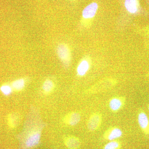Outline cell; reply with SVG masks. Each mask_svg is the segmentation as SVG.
Masks as SVG:
<instances>
[{
	"label": "cell",
	"instance_id": "3957f363",
	"mask_svg": "<svg viewBox=\"0 0 149 149\" xmlns=\"http://www.w3.org/2000/svg\"><path fill=\"white\" fill-rule=\"evenodd\" d=\"M57 52L59 58L65 65H68L70 61V55L68 47L64 44H61L58 47Z\"/></svg>",
	"mask_w": 149,
	"mask_h": 149
},
{
	"label": "cell",
	"instance_id": "30bf717a",
	"mask_svg": "<svg viewBox=\"0 0 149 149\" xmlns=\"http://www.w3.org/2000/svg\"><path fill=\"white\" fill-rule=\"evenodd\" d=\"M81 116L80 113L76 112H73L67 116L66 122L70 126H74L80 122Z\"/></svg>",
	"mask_w": 149,
	"mask_h": 149
},
{
	"label": "cell",
	"instance_id": "9a60e30c",
	"mask_svg": "<svg viewBox=\"0 0 149 149\" xmlns=\"http://www.w3.org/2000/svg\"><path fill=\"white\" fill-rule=\"evenodd\" d=\"M1 91L6 95H10L12 92V88L8 85H3L1 88Z\"/></svg>",
	"mask_w": 149,
	"mask_h": 149
},
{
	"label": "cell",
	"instance_id": "8fae6325",
	"mask_svg": "<svg viewBox=\"0 0 149 149\" xmlns=\"http://www.w3.org/2000/svg\"><path fill=\"white\" fill-rule=\"evenodd\" d=\"M90 68V64L86 60H83L80 63L77 68V74L80 76H84Z\"/></svg>",
	"mask_w": 149,
	"mask_h": 149
},
{
	"label": "cell",
	"instance_id": "52a82bcc",
	"mask_svg": "<svg viewBox=\"0 0 149 149\" xmlns=\"http://www.w3.org/2000/svg\"><path fill=\"white\" fill-rule=\"evenodd\" d=\"M98 6L96 3H91L86 6L83 11V16L86 19L93 18L95 15Z\"/></svg>",
	"mask_w": 149,
	"mask_h": 149
},
{
	"label": "cell",
	"instance_id": "277c9868",
	"mask_svg": "<svg viewBox=\"0 0 149 149\" xmlns=\"http://www.w3.org/2000/svg\"><path fill=\"white\" fill-rule=\"evenodd\" d=\"M125 99L121 96L113 97L110 100L109 107L110 109L113 112H116L122 109L125 105Z\"/></svg>",
	"mask_w": 149,
	"mask_h": 149
},
{
	"label": "cell",
	"instance_id": "7a4b0ae2",
	"mask_svg": "<svg viewBox=\"0 0 149 149\" xmlns=\"http://www.w3.org/2000/svg\"><path fill=\"white\" fill-rule=\"evenodd\" d=\"M102 121V114L100 113H94L89 117L87 123V127L91 131H95L100 127Z\"/></svg>",
	"mask_w": 149,
	"mask_h": 149
},
{
	"label": "cell",
	"instance_id": "6da1fadb",
	"mask_svg": "<svg viewBox=\"0 0 149 149\" xmlns=\"http://www.w3.org/2000/svg\"><path fill=\"white\" fill-rule=\"evenodd\" d=\"M45 125L39 113L31 109L22 131L17 136L19 149H33L39 146Z\"/></svg>",
	"mask_w": 149,
	"mask_h": 149
},
{
	"label": "cell",
	"instance_id": "4fadbf2b",
	"mask_svg": "<svg viewBox=\"0 0 149 149\" xmlns=\"http://www.w3.org/2000/svg\"><path fill=\"white\" fill-rule=\"evenodd\" d=\"M120 144L117 141H111L104 147V149H118L120 148Z\"/></svg>",
	"mask_w": 149,
	"mask_h": 149
},
{
	"label": "cell",
	"instance_id": "7c38bea8",
	"mask_svg": "<svg viewBox=\"0 0 149 149\" xmlns=\"http://www.w3.org/2000/svg\"><path fill=\"white\" fill-rule=\"evenodd\" d=\"M13 88L16 91H20L24 88V79H20L14 81L12 84Z\"/></svg>",
	"mask_w": 149,
	"mask_h": 149
},
{
	"label": "cell",
	"instance_id": "ba28073f",
	"mask_svg": "<svg viewBox=\"0 0 149 149\" xmlns=\"http://www.w3.org/2000/svg\"><path fill=\"white\" fill-rule=\"evenodd\" d=\"M66 146L69 149H77L80 146V141L78 138L74 136H69L65 141Z\"/></svg>",
	"mask_w": 149,
	"mask_h": 149
},
{
	"label": "cell",
	"instance_id": "5b68a950",
	"mask_svg": "<svg viewBox=\"0 0 149 149\" xmlns=\"http://www.w3.org/2000/svg\"><path fill=\"white\" fill-rule=\"evenodd\" d=\"M138 121L141 130L146 135H149V118L143 111H139Z\"/></svg>",
	"mask_w": 149,
	"mask_h": 149
},
{
	"label": "cell",
	"instance_id": "5bb4252c",
	"mask_svg": "<svg viewBox=\"0 0 149 149\" xmlns=\"http://www.w3.org/2000/svg\"><path fill=\"white\" fill-rule=\"evenodd\" d=\"M54 87V83L51 80H46L43 85V89L46 92H51Z\"/></svg>",
	"mask_w": 149,
	"mask_h": 149
},
{
	"label": "cell",
	"instance_id": "2e32d148",
	"mask_svg": "<svg viewBox=\"0 0 149 149\" xmlns=\"http://www.w3.org/2000/svg\"><path fill=\"white\" fill-rule=\"evenodd\" d=\"M148 111H149V104L148 105Z\"/></svg>",
	"mask_w": 149,
	"mask_h": 149
},
{
	"label": "cell",
	"instance_id": "8992f818",
	"mask_svg": "<svg viewBox=\"0 0 149 149\" xmlns=\"http://www.w3.org/2000/svg\"><path fill=\"white\" fill-rule=\"evenodd\" d=\"M123 132L120 128L117 127H111L105 132L104 137L110 141H114L122 136Z\"/></svg>",
	"mask_w": 149,
	"mask_h": 149
},
{
	"label": "cell",
	"instance_id": "9c48e42d",
	"mask_svg": "<svg viewBox=\"0 0 149 149\" xmlns=\"http://www.w3.org/2000/svg\"><path fill=\"white\" fill-rule=\"evenodd\" d=\"M125 6L126 10L130 13L136 14L139 11L138 0H125Z\"/></svg>",
	"mask_w": 149,
	"mask_h": 149
}]
</instances>
